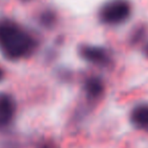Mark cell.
Segmentation results:
<instances>
[{"label": "cell", "mask_w": 148, "mask_h": 148, "mask_svg": "<svg viewBox=\"0 0 148 148\" xmlns=\"http://www.w3.org/2000/svg\"><path fill=\"white\" fill-rule=\"evenodd\" d=\"M37 41L31 33L7 17L0 18V51L8 60H19L31 55Z\"/></svg>", "instance_id": "1"}, {"label": "cell", "mask_w": 148, "mask_h": 148, "mask_svg": "<svg viewBox=\"0 0 148 148\" xmlns=\"http://www.w3.org/2000/svg\"><path fill=\"white\" fill-rule=\"evenodd\" d=\"M132 14V5L128 0H108L100 7L98 17L101 23L109 26L123 24Z\"/></svg>", "instance_id": "2"}, {"label": "cell", "mask_w": 148, "mask_h": 148, "mask_svg": "<svg viewBox=\"0 0 148 148\" xmlns=\"http://www.w3.org/2000/svg\"><path fill=\"white\" fill-rule=\"evenodd\" d=\"M79 55L84 60L99 66H109L111 55L106 47L93 45H83L79 47Z\"/></svg>", "instance_id": "3"}, {"label": "cell", "mask_w": 148, "mask_h": 148, "mask_svg": "<svg viewBox=\"0 0 148 148\" xmlns=\"http://www.w3.org/2000/svg\"><path fill=\"white\" fill-rule=\"evenodd\" d=\"M16 111L13 98L6 93H0V127H5L14 117Z\"/></svg>", "instance_id": "4"}, {"label": "cell", "mask_w": 148, "mask_h": 148, "mask_svg": "<svg viewBox=\"0 0 148 148\" xmlns=\"http://www.w3.org/2000/svg\"><path fill=\"white\" fill-rule=\"evenodd\" d=\"M104 83L99 77H89L84 83V91L90 100H97L101 98L104 93Z\"/></svg>", "instance_id": "5"}, {"label": "cell", "mask_w": 148, "mask_h": 148, "mask_svg": "<svg viewBox=\"0 0 148 148\" xmlns=\"http://www.w3.org/2000/svg\"><path fill=\"white\" fill-rule=\"evenodd\" d=\"M130 121L137 128L148 130V104L135 106L130 113Z\"/></svg>", "instance_id": "6"}, {"label": "cell", "mask_w": 148, "mask_h": 148, "mask_svg": "<svg viewBox=\"0 0 148 148\" xmlns=\"http://www.w3.org/2000/svg\"><path fill=\"white\" fill-rule=\"evenodd\" d=\"M56 19H57V16H56V13L51 10H45L39 16V21L45 27H51L55 24Z\"/></svg>", "instance_id": "7"}, {"label": "cell", "mask_w": 148, "mask_h": 148, "mask_svg": "<svg viewBox=\"0 0 148 148\" xmlns=\"http://www.w3.org/2000/svg\"><path fill=\"white\" fill-rule=\"evenodd\" d=\"M39 148H57V146H55L51 143H45V144H42Z\"/></svg>", "instance_id": "8"}, {"label": "cell", "mask_w": 148, "mask_h": 148, "mask_svg": "<svg viewBox=\"0 0 148 148\" xmlns=\"http://www.w3.org/2000/svg\"><path fill=\"white\" fill-rule=\"evenodd\" d=\"M143 53H144V55L148 58V42L143 47Z\"/></svg>", "instance_id": "9"}, {"label": "cell", "mask_w": 148, "mask_h": 148, "mask_svg": "<svg viewBox=\"0 0 148 148\" xmlns=\"http://www.w3.org/2000/svg\"><path fill=\"white\" fill-rule=\"evenodd\" d=\"M3 76H4V73H3V70H2L1 68H0V81L3 79Z\"/></svg>", "instance_id": "10"}, {"label": "cell", "mask_w": 148, "mask_h": 148, "mask_svg": "<svg viewBox=\"0 0 148 148\" xmlns=\"http://www.w3.org/2000/svg\"><path fill=\"white\" fill-rule=\"evenodd\" d=\"M21 1H23V2H27V1H29V0H21Z\"/></svg>", "instance_id": "11"}]
</instances>
